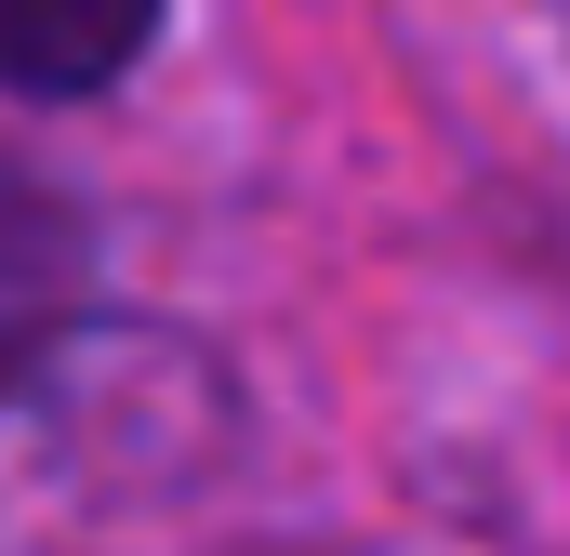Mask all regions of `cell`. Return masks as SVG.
Returning <instances> with one entry per match:
<instances>
[{"label":"cell","instance_id":"6da1fadb","mask_svg":"<svg viewBox=\"0 0 570 556\" xmlns=\"http://www.w3.org/2000/svg\"><path fill=\"white\" fill-rule=\"evenodd\" d=\"M80 278H94V252H80V199L0 146V385H27V371L67 345Z\"/></svg>","mask_w":570,"mask_h":556},{"label":"cell","instance_id":"7a4b0ae2","mask_svg":"<svg viewBox=\"0 0 570 556\" xmlns=\"http://www.w3.org/2000/svg\"><path fill=\"white\" fill-rule=\"evenodd\" d=\"M159 40V0H0V93H107L134 80V53Z\"/></svg>","mask_w":570,"mask_h":556}]
</instances>
